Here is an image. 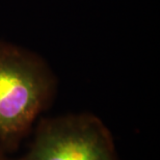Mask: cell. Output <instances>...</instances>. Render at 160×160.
<instances>
[{"label": "cell", "mask_w": 160, "mask_h": 160, "mask_svg": "<svg viewBox=\"0 0 160 160\" xmlns=\"http://www.w3.org/2000/svg\"><path fill=\"white\" fill-rule=\"evenodd\" d=\"M58 81L47 60L0 40V146L16 152L53 103Z\"/></svg>", "instance_id": "6da1fadb"}, {"label": "cell", "mask_w": 160, "mask_h": 160, "mask_svg": "<svg viewBox=\"0 0 160 160\" xmlns=\"http://www.w3.org/2000/svg\"><path fill=\"white\" fill-rule=\"evenodd\" d=\"M18 160H121L112 133L92 112L43 118Z\"/></svg>", "instance_id": "7a4b0ae2"}, {"label": "cell", "mask_w": 160, "mask_h": 160, "mask_svg": "<svg viewBox=\"0 0 160 160\" xmlns=\"http://www.w3.org/2000/svg\"><path fill=\"white\" fill-rule=\"evenodd\" d=\"M0 160H8V154H6L1 146H0Z\"/></svg>", "instance_id": "3957f363"}]
</instances>
